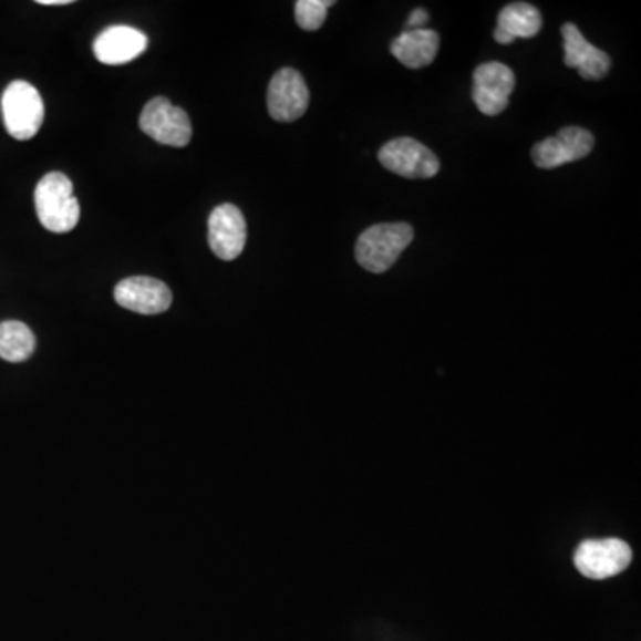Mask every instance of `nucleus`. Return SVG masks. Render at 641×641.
Segmentation results:
<instances>
[{
	"label": "nucleus",
	"mask_w": 641,
	"mask_h": 641,
	"mask_svg": "<svg viewBox=\"0 0 641 641\" xmlns=\"http://www.w3.org/2000/svg\"><path fill=\"white\" fill-rule=\"evenodd\" d=\"M34 205L40 224L49 232L66 234L77 227L81 207L66 175L52 172L41 178L34 192Z\"/></svg>",
	"instance_id": "nucleus-1"
},
{
	"label": "nucleus",
	"mask_w": 641,
	"mask_h": 641,
	"mask_svg": "<svg viewBox=\"0 0 641 641\" xmlns=\"http://www.w3.org/2000/svg\"><path fill=\"white\" fill-rule=\"evenodd\" d=\"M414 241L409 224H380L360 234L355 257L369 273H385L396 265L401 254Z\"/></svg>",
	"instance_id": "nucleus-2"
},
{
	"label": "nucleus",
	"mask_w": 641,
	"mask_h": 641,
	"mask_svg": "<svg viewBox=\"0 0 641 641\" xmlns=\"http://www.w3.org/2000/svg\"><path fill=\"white\" fill-rule=\"evenodd\" d=\"M2 118L6 131L19 142H28L40 133L45 105L37 87L25 81H13L2 95Z\"/></svg>",
	"instance_id": "nucleus-3"
},
{
	"label": "nucleus",
	"mask_w": 641,
	"mask_h": 641,
	"mask_svg": "<svg viewBox=\"0 0 641 641\" xmlns=\"http://www.w3.org/2000/svg\"><path fill=\"white\" fill-rule=\"evenodd\" d=\"M632 561V549L620 538L585 540L576 549L573 565L588 579H610L628 569Z\"/></svg>",
	"instance_id": "nucleus-4"
},
{
	"label": "nucleus",
	"mask_w": 641,
	"mask_h": 641,
	"mask_svg": "<svg viewBox=\"0 0 641 641\" xmlns=\"http://www.w3.org/2000/svg\"><path fill=\"white\" fill-rule=\"evenodd\" d=\"M139 127L146 136H151L161 145L183 148L192 142V120L186 111L172 104L164 96H157L145 105L142 118H139Z\"/></svg>",
	"instance_id": "nucleus-5"
},
{
	"label": "nucleus",
	"mask_w": 641,
	"mask_h": 641,
	"mask_svg": "<svg viewBox=\"0 0 641 641\" xmlns=\"http://www.w3.org/2000/svg\"><path fill=\"white\" fill-rule=\"evenodd\" d=\"M378 159L383 168L405 178H432L441 169L437 155L412 137H397L383 145Z\"/></svg>",
	"instance_id": "nucleus-6"
},
{
	"label": "nucleus",
	"mask_w": 641,
	"mask_h": 641,
	"mask_svg": "<svg viewBox=\"0 0 641 641\" xmlns=\"http://www.w3.org/2000/svg\"><path fill=\"white\" fill-rule=\"evenodd\" d=\"M310 93L306 79L294 69H282L269 82L268 110L275 122H296L309 110Z\"/></svg>",
	"instance_id": "nucleus-7"
},
{
	"label": "nucleus",
	"mask_w": 641,
	"mask_h": 641,
	"mask_svg": "<svg viewBox=\"0 0 641 641\" xmlns=\"http://www.w3.org/2000/svg\"><path fill=\"white\" fill-rule=\"evenodd\" d=\"M515 90V73L506 64H479L474 70L473 101L487 116H497L508 107L509 95Z\"/></svg>",
	"instance_id": "nucleus-8"
},
{
	"label": "nucleus",
	"mask_w": 641,
	"mask_h": 641,
	"mask_svg": "<svg viewBox=\"0 0 641 641\" xmlns=\"http://www.w3.org/2000/svg\"><path fill=\"white\" fill-rule=\"evenodd\" d=\"M593 136L587 128L565 127L555 137L533 146L531 157L541 169L560 168L564 164L585 159L593 148Z\"/></svg>",
	"instance_id": "nucleus-9"
},
{
	"label": "nucleus",
	"mask_w": 641,
	"mask_h": 641,
	"mask_svg": "<svg viewBox=\"0 0 641 641\" xmlns=\"http://www.w3.org/2000/svg\"><path fill=\"white\" fill-rule=\"evenodd\" d=\"M114 300L123 309L133 310L137 314H163L172 307L174 296L166 283L157 278H125L114 289Z\"/></svg>",
	"instance_id": "nucleus-10"
},
{
	"label": "nucleus",
	"mask_w": 641,
	"mask_h": 641,
	"mask_svg": "<svg viewBox=\"0 0 641 641\" xmlns=\"http://www.w3.org/2000/svg\"><path fill=\"white\" fill-rule=\"evenodd\" d=\"M246 219L236 205L224 204L209 216V246L221 260H236L246 246Z\"/></svg>",
	"instance_id": "nucleus-11"
},
{
	"label": "nucleus",
	"mask_w": 641,
	"mask_h": 641,
	"mask_svg": "<svg viewBox=\"0 0 641 641\" xmlns=\"http://www.w3.org/2000/svg\"><path fill=\"white\" fill-rule=\"evenodd\" d=\"M148 46V38L131 25H111L102 31L93 43L96 60L110 66L131 63Z\"/></svg>",
	"instance_id": "nucleus-12"
},
{
	"label": "nucleus",
	"mask_w": 641,
	"mask_h": 641,
	"mask_svg": "<svg viewBox=\"0 0 641 641\" xmlns=\"http://www.w3.org/2000/svg\"><path fill=\"white\" fill-rule=\"evenodd\" d=\"M561 34H564L565 64L569 69L578 70L581 77L587 81H597L610 72V55L588 43L578 25L565 23Z\"/></svg>",
	"instance_id": "nucleus-13"
},
{
	"label": "nucleus",
	"mask_w": 641,
	"mask_h": 641,
	"mask_svg": "<svg viewBox=\"0 0 641 641\" xmlns=\"http://www.w3.org/2000/svg\"><path fill=\"white\" fill-rule=\"evenodd\" d=\"M441 38L432 29L405 31L392 41L391 52L406 69H424L437 58Z\"/></svg>",
	"instance_id": "nucleus-14"
},
{
	"label": "nucleus",
	"mask_w": 641,
	"mask_h": 641,
	"mask_svg": "<svg viewBox=\"0 0 641 641\" xmlns=\"http://www.w3.org/2000/svg\"><path fill=\"white\" fill-rule=\"evenodd\" d=\"M541 14L535 6L514 2L500 11L497 29L494 32L497 43L509 45L517 38L537 37L541 29Z\"/></svg>",
	"instance_id": "nucleus-15"
},
{
	"label": "nucleus",
	"mask_w": 641,
	"mask_h": 641,
	"mask_svg": "<svg viewBox=\"0 0 641 641\" xmlns=\"http://www.w3.org/2000/svg\"><path fill=\"white\" fill-rule=\"evenodd\" d=\"M37 350V337L20 321L0 323V359L11 364L25 362Z\"/></svg>",
	"instance_id": "nucleus-16"
},
{
	"label": "nucleus",
	"mask_w": 641,
	"mask_h": 641,
	"mask_svg": "<svg viewBox=\"0 0 641 641\" xmlns=\"http://www.w3.org/2000/svg\"><path fill=\"white\" fill-rule=\"evenodd\" d=\"M332 0H298L296 2V22L306 31H318L327 20L328 8H332Z\"/></svg>",
	"instance_id": "nucleus-17"
},
{
	"label": "nucleus",
	"mask_w": 641,
	"mask_h": 641,
	"mask_svg": "<svg viewBox=\"0 0 641 641\" xmlns=\"http://www.w3.org/2000/svg\"><path fill=\"white\" fill-rule=\"evenodd\" d=\"M427 20H430V14H427V11L423 10V8H418V10H415L414 13L410 14L409 22H406V28H409V31H415V29H424Z\"/></svg>",
	"instance_id": "nucleus-18"
},
{
	"label": "nucleus",
	"mask_w": 641,
	"mask_h": 641,
	"mask_svg": "<svg viewBox=\"0 0 641 641\" xmlns=\"http://www.w3.org/2000/svg\"><path fill=\"white\" fill-rule=\"evenodd\" d=\"M38 4H43V6H66V4H72V0H38Z\"/></svg>",
	"instance_id": "nucleus-19"
}]
</instances>
